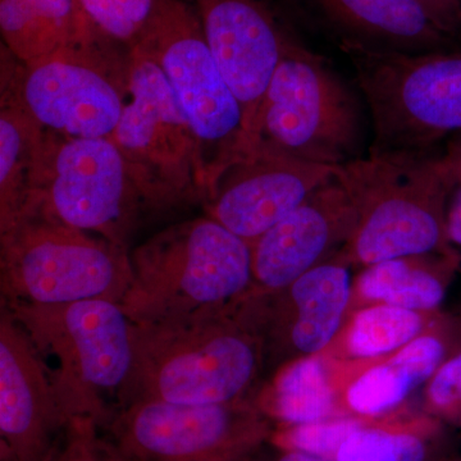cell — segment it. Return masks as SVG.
I'll return each instance as SVG.
<instances>
[{"mask_svg":"<svg viewBox=\"0 0 461 461\" xmlns=\"http://www.w3.org/2000/svg\"><path fill=\"white\" fill-rule=\"evenodd\" d=\"M264 344L262 309L251 294L180 317L133 321L131 375L117 409L139 400L240 402L256 378Z\"/></svg>","mask_w":461,"mask_h":461,"instance_id":"6da1fadb","label":"cell"},{"mask_svg":"<svg viewBox=\"0 0 461 461\" xmlns=\"http://www.w3.org/2000/svg\"><path fill=\"white\" fill-rule=\"evenodd\" d=\"M357 211L348 256L372 266L386 260L453 253L448 199L457 182L442 153L375 151L336 167Z\"/></svg>","mask_w":461,"mask_h":461,"instance_id":"7a4b0ae2","label":"cell"},{"mask_svg":"<svg viewBox=\"0 0 461 461\" xmlns=\"http://www.w3.org/2000/svg\"><path fill=\"white\" fill-rule=\"evenodd\" d=\"M130 263L121 305L135 323L232 304L253 288L251 245L206 214L160 230Z\"/></svg>","mask_w":461,"mask_h":461,"instance_id":"3957f363","label":"cell"},{"mask_svg":"<svg viewBox=\"0 0 461 461\" xmlns=\"http://www.w3.org/2000/svg\"><path fill=\"white\" fill-rule=\"evenodd\" d=\"M50 369L63 405L102 427L113 417L133 363V321L121 303L84 300L60 305H5Z\"/></svg>","mask_w":461,"mask_h":461,"instance_id":"277c9868","label":"cell"},{"mask_svg":"<svg viewBox=\"0 0 461 461\" xmlns=\"http://www.w3.org/2000/svg\"><path fill=\"white\" fill-rule=\"evenodd\" d=\"M339 48L371 111V150H435L461 135V51L408 53L345 36Z\"/></svg>","mask_w":461,"mask_h":461,"instance_id":"5b68a950","label":"cell"},{"mask_svg":"<svg viewBox=\"0 0 461 461\" xmlns=\"http://www.w3.org/2000/svg\"><path fill=\"white\" fill-rule=\"evenodd\" d=\"M359 105L323 57L291 36L249 132V153L263 151L313 165L357 159Z\"/></svg>","mask_w":461,"mask_h":461,"instance_id":"8992f818","label":"cell"},{"mask_svg":"<svg viewBox=\"0 0 461 461\" xmlns=\"http://www.w3.org/2000/svg\"><path fill=\"white\" fill-rule=\"evenodd\" d=\"M165 74L198 142L204 202L222 173L249 153L244 111L189 0H156L136 41Z\"/></svg>","mask_w":461,"mask_h":461,"instance_id":"52a82bcc","label":"cell"},{"mask_svg":"<svg viewBox=\"0 0 461 461\" xmlns=\"http://www.w3.org/2000/svg\"><path fill=\"white\" fill-rule=\"evenodd\" d=\"M131 280L129 249L74 229L41 211L0 233L5 305L121 303Z\"/></svg>","mask_w":461,"mask_h":461,"instance_id":"ba28073f","label":"cell"},{"mask_svg":"<svg viewBox=\"0 0 461 461\" xmlns=\"http://www.w3.org/2000/svg\"><path fill=\"white\" fill-rule=\"evenodd\" d=\"M111 139L145 212L204 202L198 142L162 69L139 45L129 50L122 113Z\"/></svg>","mask_w":461,"mask_h":461,"instance_id":"9c48e42d","label":"cell"},{"mask_svg":"<svg viewBox=\"0 0 461 461\" xmlns=\"http://www.w3.org/2000/svg\"><path fill=\"white\" fill-rule=\"evenodd\" d=\"M117 45L122 44L107 36L30 65L2 45V94L47 131L74 139L111 138L122 113L129 57L121 56Z\"/></svg>","mask_w":461,"mask_h":461,"instance_id":"30bf717a","label":"cell"},{"mask_svg":"<svg viewBox=\"0 0 461 461\" xmlns=\"http://www.w3.org/2000/svg\"><path fill=\"white\" fill-rule=\"evenodd\" d=\"M103 432L124 461H242L272 433L267 415L242 400H139L118 408Z\"/></svg>","mask_w":461,"mask_h":461,"instance_id":"8fae6325","label":"cell"},{"mask_svg":"<svg viewBox=\"0 0 461 461\" xmlns=\"http://www.w3.org/2000/svg\"><path fill=\"white\" fill-rule=\"evenodd\" d=\"M36 211L129 249L145 208L111 138L74 139L50 132Z\"/></svg>","mask_w":461,"mask_h":461,"instance_id":"7c38bea8","label":"cell"},{"mask_svg":"<svg viewBox=\"0 0 461 461\" xmlns=\"http://www.w3.org/2000/svg\"><path fill=\"white\" fill-rule=\"evenodd\" d=\"M71 420L50 366L2 306L0 461H50Z\"/></svg>","mask_w":461,"mask_h":461,"instance_id":"4fadbf2b","label":"cell"},{"mask_svg":"<svg viewBox=\"0 0 461 461\" xmlns=\"http://www.w3.org/2000/svg\"><path fill=\"white\" fill-rule=\"evenodd\" d=\"M335 176L333 167L250 151L222 173L205 213L251 245Z\"/></svg>","mask_w":461,"mask_h":461,"instance_id":"5bb4252c","label":"cell"},{"mask_svg":"<svg viewBox=\"0 0 461 461\" xmlns=\"http://www.w3.org/2000/svg\"><path fill=\"white\" fill-rule=\"evenodd\" d=\"M206 41L251 124L291 35L266 0H189Z\"/></svg>","mask_w":461,"mask_h":461,"instance_id":"9a60e30c","label":"cell"},{"mask_svg":"<svg viewBox=\"0 0 461 461\" xmlns=\"http://www.w3.org/2000/svg\"><path fill=\"white\" fill-rule=\"evenodd\" d=\"M357 215L338 178L251 244L254 295L280 293L313 269L333 245L350 241Z\"/></svg>","mask_w":461,"mask_h":461,"instance_id":"2e32d148","label":"cell"},{"mask_svg":"<svg viewBox=\"0 0 461 461\" xmlns=\"http://www.w3.org/2000/svg\"><path fill=\"white\" fill-rule=\"evenodd\" d=\"M276 305L263 304L264 339L287 341L304 355L326 348L338 332L350 299V276L345 267L323 264L303 275Z\"/></svg>","mask_w":461,"mask_h":461,"instance_id":"e0dca14e","label":"cell"},{"mask_svg":"<svg viewBox=\"0 0 461 461\" xmlns=\"http://www.w3.org/2000/svg\"><path fill=\"white\" fill-rule=\"evenodd\" d=\"M345 38L387 50H450L455 41L417 0H312Z\"/></svg>","mask_w":461,"mask_h":461,"instance_id":"ac0fdd59","label":"cell"},{"mask_svg":"<svg viewBox=\"0 0 461 461\" xmlns=\"http://www.w3.org/2000/svg\"><path fill=\"white\" fill-rule=\"evenodd\" d=\"M3 45L23 65L105 38L76 0H0Z\"/></svg>","mask_w":461,"mask_h":461,"instance_id":"d6986e66","label":"cell"},{"mask_svg":"<svg viewBox=\"0 0 461 461\" xmlns=\"http://www.w3.org/2000/svg\"><path fill=\"white\" fill-rule=\"evenodd\" d=\"M50 131L11 96L0 105V233L7 232L41 202Z\"/></svg>","mask_w":461,"mask_h":461,"instance_id":"ffe728a7","label":"cell"},{"mask_svg":"<svg viewBox=\"0 0 461 461\" xmlns=\"http://www.w3.org/2000/svg\"><path fill=\"white\" fill-rule=\"evenodd\" d=\"M260 411L287 427L330 420L335 412V393L321 360L305 357L288 364Z\"/></svg>","mask_w":461,"mask_h":461,"instance_id":"44dd1931","label":"cell"},{"mask_svg":"<svg viewBox=\"0 0 461 461\" xmlns=\"http://www.w3.org/2000/svg\"><path fill=\"white\" fill-rule=\"evenodd\" d=\"M453 262L439 271L412 266L408 258L368 266L360 276V294L368 300L409 311H433L444 302L446 277Z\"/></svg>","mask_w":461,"mask_h":461,"instance_id":"7402d4cb","label":"cell"},{"mask_svg":"<svg viewBox=\"0 0 461 461\" xmlns=\"http://www.w3.org/2000/svg\"><path fill=\"white\" fill-rule=\"evenodd\" d=\"M423 327L420 314L382 304L360 312L348 330V348L354 357H377L408 345Z\"/></svg>","mask_w":461,"mask_h":461,"instance_id":"603a6c76","label":"cell"},{"mask_svg":"<svg viewBox=\"0 0 461 461\" xmlns=\"http://www.w3.org/2000/svg\"><path fill=\"white\" fill-rule=\"evenodd\" d=\"M412 388L405 369L390 360L360 375L348 388L346 402L357 414L377 417L400 405Z\"/></svg>","mask_w":461,"mask_h":461,"instance_id":"cb8c5ba5","label":"cell"},{"mask_svg":"<svg viewBox=\"0 0 461 461\" xmlns=\"http://www.w3.org/2000/svg\"><path fill=\"white\" fill-rule=\"evenodd\" d=\"M335 461H427V447L412 432L360 427L341 445Z\"/></svg>","mask_w":461,"mask_h":461,"instance_id":"d4e9b609","label":"cell"},{"mask_svg":"<svg viewBox=\"0 0 461 461\" xmlns=\"http://www.w3.org/2000/svg\"><path fill=\"white\" fill-rule=\"evenodd\" d=\"M100 32L131 48L153 14L156 0H76Z\"/></svg>","mask_w":461,"mask_h":461,"instance_id":"484cf974","label":"cell"},{"mask_svg":"<svg viewBox=\"0 0 461 461\" xmlns=\"http://www.w3.org/2000/svg\"><path fill=\"white\" fill-rule=\"evenodd\" d=\"M360 427L363 424L351 418L290 426L273 436V445L335 461L341 445Z\"/></svg>","mask_w":461,"mask_h":461,"instance_id":"4316f807","label":"cell"},{"mask_svg":"<svg viewBox=\"0 0 461 461\" xmlns=\"http://www.w3.org/2000/svg\"><path fill=\"white\" fill-rule=\"evenodd\" d=\"M50 461L124 460L95 420L75 417L60 437Z\"/></svg>","mask_w":461,"mask_h":461,"instance_id":"83f0119b","label":"cell"},{"mask_svg":"<svg viewBox=\"0 0 461 461\" xmlns=\"http://www.w3.org/2000/svg\"><path fill=\"white\" fill-rule=\"evenodd\" d=\"M446 348L439 336H421L403 346L391 360L405 369L417 387L432 378L445 363Z\"/></svg>","mask_w":461,"mask_h":461,"instance_id":"f1b7e54d","label":"cell"},{"mask_svg":"<svg viewBox=\"0 0 461 461\" xmlns=\"http://www.w3.org/2000/svg\"><path fill=\"white\" fill-rule=\"evenodd\" d=\"M429 399L435 411L447 417H461V350L448 357L433 375Z\"/></svg>","mask_w":461,"mask_h":461,"instance_id":"f546056e","label":"cell"},{"mask_svg":"<svg viewBox=\"0 0 461 461\" xmlns=\"http://www.w3.org/2000/svg\"><path fill=\"white\" fill-rule=\"evenodd\" d=\"M455 41L461 39V0H417Z\"/></svg>","mask_w":461,"mask_h":461,"instance_id":"4dcf8cb0","label":"cell"},{"mask_svg":"<svg viewBox=\"0 0 461 461\" xmlns=\"http://www.w3.org/2000/svg\"><path fill=\"white\" fill-rule=\"evenodd\" d=\"M447 238L451 247L461 249V184L454 190L448 204Z\"/></svg>","mask_w":461,"mask_h":461,"instance_id":"1f68e13d","label":"cell"},{"mask_svg":"<svg viewBox=\"0 0 461 461\" xmlns=\"http://www.w3.org/2000/svg\"><path fill=\"white\" fill-rule=\"evenodd\" d=\"M242 461H330L323 459V457L314 456L300 451L286 450V448L277 447L276 446L275 453L271 455H260L259 448L254 451L253 454L249 455Z\"/></svg>","mask_w":461,"mask_h":461,"instance_id":"d6a6232c","label":"cell"},{"mask_svg":"<svg viewBox=\"0 0 461 461\" xmlns=\"http://www.w3.org/2000/svg\"><path fill=\"white\" fill-rule=\"evenodd\" d=\"M442 158L455 181L457 185L461 184V135L455 136L454 140L446 148L445 153H442Z\"/></svg>","mask_w":461,"mask_h":461,"instance_id":"836d02e7","label":"cell"}]
</instances>
